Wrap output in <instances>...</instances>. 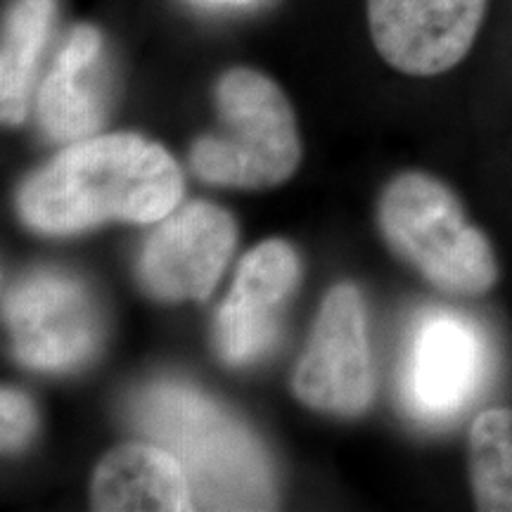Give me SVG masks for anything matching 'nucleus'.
Returning a JSON list of instances; mask_svg holds the SVG:
<instances>
[{
  "label": "nucleus",
  "instance_id": "nucleus-8",
  "mask_svg": "<svg viewBox=\"0 0 512 512\" xmlns=\"http://www.w3.org/2000/svg\"><path fill=\"white\" fill-rule=\"evenodd\" d=\"M235 242L238 228L226 209L209 202L185 204L159 221L140 249V285L162 302L209 299Z\"/></svg>",
  "mask_w": 512,
  "mask_h": 512
},
{
  "label": "nucleus",
  "instance_id": "nucleus-12",
  "mask_svg": "<svg viewBox=\"0 0 512 512\" xmlns=\"http://www.w3.org/2000/svg\"><path fill=\"white\" fill-rule=\"evenodd\" d=\"M102 34L93 24H76L57 53L38 91V119L53 140L74 143L95 133L102 107L91 72L100 60Z\"/></svg>",
  "mask_w": 512,
  "mask_h": 512
},
{
  "label": "nucleus",
  "instance_id": "nucleus-4",
  "mask_svg": "<svg viewBox=\"0 0 512 512\" xmlns=\"http://www.w3.org/2000/svg\"><path fill=\"white\" fill-rule=\"evenodd\" d=\"M221 133L195 140L192 171L211 185L264 190L285 183L299 162L297 119L273 79L249 67H230L214 88Z\"/></svg>",
  "mask_w": 512,
  "mask_h": 512
},
{
  "label": "nucleus",
  "instance_id": "nucleus-3",
  "mask_svg": "<svg viewBox=\"0 0 512 512\" xmlns=\"http://www.w3.org/2000/svg\"><path fill=\"white\" fill-rule=\"evenodd\" d=\"M387 247L432 287L479 297L498 283V261L482 230L467 221L456 192L430 174L396 176L377 204Z\"/></svg>",
  "mask_w": 512,
  "mask_h": 512
},
{
  "label": "nucleus",
  "instance_id": "nucleus-9",
  "mask_svg": "<svg viewBox=\"0 0 512 512\" xmlns=\"http://www.w3.org/2000/svg\"><path fill=\"white\" fill-rule=\"evenodd\" d=\"M299 273V256L285 240H266L242 256L214 328L216 349L228 366H247L271 349Z\"/></svg>",
  "mask_w": 512,
  "mask_h": 512
},
{
  "label": "nucleus",
  "instance_id": "nucleus-2",
  "mask_svg": "<svg viewBox=\"0 0 512 512\" xmlns=\"http://www.w3.org/2000/svg\"><path fill=\"white\" fill-rule=\"evenodd\" d=\"M140 430L183 465L192 510H268L275 505L264 448L219 403L185 384H157L136 406Z\"/></svg>",
  "mask_w": 512,
  "mask_h": 512
},
{
  "label": "nucleus",
  "instance_id": "nucleus-14",
  "mask_svg": "<svg viewBox=\"0 0 512 512\" xmlns=\"http://www.w3.org/2000/svg\"><path fill=\"white\" fill-rule=\"evenodd\" d=\"M467 463L477 510L512 512V408L477 415L467 437Z\"/></svg>",
  "mask_w": 512,
  "mask_h": 512
},
{
  "label": "nucleus",
  "instance_id": "nucleus-1",
  "mask_svg": "<svg viewBox=\"0 0 512 512\" xmlns=\"http://www.w3.org/2000/svg\"><path fill=\"white\" fill-rule=\"evenodd\" d=\"M183 174L159 143L136 133L81 138L31 174L17 209L31 230L76 235L102 223H157L183 200Z\"/></svg>",
  "mask_w": 512,
  "mask_h": 512
},
{
  "label": "nucleus",
  "instance_id": "nucleus-5",
  "mask_svg": "<svg viewBox=\"0 0 512 512\" xmlns=\"http://www.w3.org/2000/svg\"><path fill=\"white\" fill-rule=\"evenodd\" d=\"M292 392L304 406L337 418H356L373 401L366 306L354 285L332 287L320 304Z\"/></svg>",
  "mask_w": 512,
  "mask_h": 512
},
{
  "label": "nucleus",
  "instance_id": "nucleus-7",
  "mask_svg": "<svg viewBox=\"0 0 512 512\" xmlns=\"http://www.w3.org/2000/svg\"><path fill=\"white\" fill-rule=\"evenodd\" d=\"M486 10L489 0H366L377 53L420 79L451 72L470 55Z\"/></svg>",
  "mask_w": 512,
  "mask_h": 512
},
{
  "label": "nucleus",
  "instance_id": "nucleus-16",
  "mask_svg": "<svg viewBox=\"0 0 512 512\" xmlns=\"http://www.w3.org/2000/svg\"><path fill=\"white\" fill-rule=\"evenodd\" d=\"M223 3H245V0H223Z\"/></svg>",
  "mask_w": 512,
  "mask_h": 512
},
{
  "label": "nucleus",
  "instance_id": "nucleus-10",
  "mask_svg": "<svg viewBox=\"0 0 512 512\" xmlns=\"http://www.w3.org/2000/svg\"><path fill=\"white\" fill-rule=\"evenodd\" d=\"M484 339L451 311H434L415 330L406 361V399L425 418H448L475 394L484 373Z\"/></svg>",
  "mask_w": 512,
  "mask_h": 512
},
{
  "label": "nucleus",
  "instance_id": "nucleus-11",
  "mask_svg": "<svg viewBox=\"0 0 512 512\" xmlns=\"http://www.w3.org/2000/svg\"><path fill=\"white\" fill-rule=\"evenodd\" d=\"M91 505L100 512H181L192 510V496L169 448L133 441L112 448L95 467Z\"/></svg>",
  "mask_w": 512,
  "mask_h": 512
},
{
  "label": "nucleus",
  "instance_id": "nucleus-6",
  "mask_svg": "<svg viewBox=\"0 0 512 512\" xmlns=\"http://www.w3.org/2000/svg\"><path fill=\"white\" fill-rule=\"evenodd\" d=\"M3 309L12 354L22 366L60 373L81 366L98 349V311L86 287L69 275H27L5 292Z\"/></svg>",
  "mask_w": 512,
  "mask_h": 512
},
{
  "label": "nucleus",
  "instance_id": "nucleus-15",
  "mask_svg": "<svg viewBox=\"0 0 512 512\" xmlns=\"http://www.w3.org/2000/svg\"><path fill=\"white\" fill-rule=\"evenodd\" d=\"M0 437H3V451L17 453L29 444L36 432V408L29 396L17 389L5 387L0 392Z\"/></svg>",
  "mask_w": 512,
  "mask_h": 512
},
{
  "label": "nucleus",
  "instance_id": "nucleus-13",
  "mask_svg": "<svg viewBox=\"0 0 512 512\" xmlns=\"http://www.w3.org/2000/svg\"><path fill=\"white\" fill-rule=\"evenodd\" d=\"M57 15V0H10L0 41V114L5 126L27 119L31 88Z\"/></svg>",
  "mask_w": 512,
  "mask_h": 512
}]
</instances>
